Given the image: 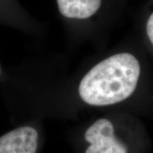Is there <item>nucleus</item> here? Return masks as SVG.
I'll return each instance as SVG.
<instances>
[{
    "label": "nucleus",
    "instance_id": "f257e3e1",
    "mask_svg": "<svg viewBox=\"0 0 153 153\" xmlns=\"http://www.w3.org/2000/svg\"><path fill=\"white\" fill-rule=\"evenodd\" d=\"M141 74L139 60L130 53H118L94 66L78 85L82 101L92 106H108L124 101L136 90Z\"/></svg>",
    "mask_w": 153,
    "mask_h": 153
},
{
    "label": "nucleus",
    "instance_id": "f03ea898",
    "mask_svg": "<svg viewBox=\"0 0 153 153\" xmlns=\"http://www.w3.org/2000/svg\"><path fill=\"white\" fill-rule=\"evenodd\" d=\"M89 146L85 153H128V147L116 134L111 121L106 118L96 120L84 133Z\"/></svg>",
    "mask_w": 153,
    "mask_h": 153
},
{
    "label": "nucleus",
    "instance_id": "39448f33",
    "mask_svg": "<svg viewBox=\"0 0 153 153\" xmlns=\"http://www.w3.org/2000/svg\"><path fill=\"white\" fill-rule=\"evenodd\" d=\"M146 34L151 44H153V14H151L146 22Z\"/></svg>",
    "mask_w": 153,
    "mask_h": 153
},
{
    "label": "nucleus",
    "instance_id": "423d86ee",
    "mask_svg": "<svg viewBox=\"0 0 153 153\" xmlns=\"http://www.w3.org/2000/svg\"><path fill=\"white\" fill-rule=\"evenodd\" d=\"M1 73H2V70H1V66H0V76H1Z\"/></svg>",
    "mask_w": 153,
    "mask_h": 153
},
{
    "label": "nucleus",
    "instance_id": "20e7f679",
    "mask_svg": "<svg viewBox=\"0 0 153 153\" xmlns=\"http://www.w3.org/2000/svg\"><path fill=\"white\" fill-rule=\"evenodd\" d=\"M60 15L67 19L86 20L101 8L102 0H56Z\"/></svg>",
    "mask_w": 153,
    "mask_h": 153
},
{
    "label": "nucleus",
    "instance_id": "7ed1b4c3",
    "mask_svg": "<svg viewBox=\"0 0 153 153\" xmlns=\"http://www.w3.org/2000/svg\"><path fill=\"white\" fill-rule=\"evenodd\" d=\"M38 144V130L22 126L0 136V153H37Z\"/></svg>",
    "mask_w": 153,
    "mask_h": 153
}]
</instances>
